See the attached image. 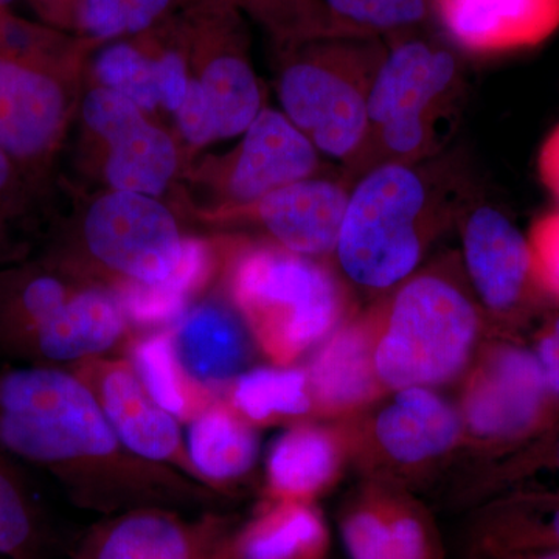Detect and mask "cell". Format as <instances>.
Listing matches in <instances>:
<instances>
[{"instance_id": "6da1fadb", "label": "cell", "mask_w": 559, "mask_h": 559, "mask_svg": "<svg viewBox=\"0 0 559 559\" xmlns=\"http://www.w3.org/2000/svg\"><path fill=\"white\" fill-rule=\"evenodd\" d=\"M0 447L46 471L70 502L97 513L212 510L219 492L132 454L90 389L64 367L0 370Z\"/></svg>"}, {"instance_id": "7a4b0ae2", "label": "cell", "mask_w": 559, "mask_h": 559, "mask_svg": "<svg viewBox=\"0 0 559 559\" xmlns=\"http://www.w3.org/2000/svg\"><path fill=\"white\" fill-rule=\"evenodd\" d=\"M439 157L381 165L349 187L333 259L352 285L384 296L414 275L433 241L457 223L468 191Z\"/></svg>"}, {"instance_id": "3957f363", "label": "cell", "mask_w": 559, "mask_h": 559, "mask_svg": "<svg viewBox=\"0 0 559 559\" xmlns=\"http://www.w3.org/2000/svg\"><path fill=\"white\" fill-rule=\"evenodd\" d=\"M367 312L374 370L385 393L457 381L492 336L454 259L418 270Z\"/></svg>"}, {"instance_id": "277c9868", "label": "cell", "mask_w": 559, "mask_h": 559, "mask_svg": "<svg viewBox=\"0 0 559 559\" xmlns=\"http://www.w3.org/2000/svg\"><path fill=\"white\" fill-rule=\"evenodd\" d=\"M384 43L366 140L342 175L349 187L381 165H415L441 156L465 100L460 50L447 36L428 28Z\"/></svg>"}, {"instance_id": "5b68a950", "label": "cell", "mask_w": 559, "mask_h": 559, "mask_svg": "<svg viewBox=\"0 0 559 559\" xmlns=\"http://www.w3.org/2000/svg\"><path fill=\"white\" fill-rule=\"evenodd\" d=\"M221 285L274 366H296L356 312L347 283L329 260L267 240L234 238Z\"/></svg>"}, {"instance_id": "8992f818", "label": "cell", "mask_w": 559, "mask_h": 559, "mask_svg": "<svg viewBox=\"0 0 559 559\" xmlns=\"http://www.w3.org/2000/svg\"><path fill=\"white\" fill-rule=\"evenodd\" d=\"M384 53V40L367 36H331L275 51L282 112L344 168L366 140L370 92Z\"/></svg>"}, {"instance_id": "52a82bcc", "label": "cell", "mask_w": 559, "mask_h": 559, "mask_svg": "<svg viewBox=\"0 0 559 559\" xmlns=\"http://www.w3.org/2000/svg\"><path fill=\"white\" fill-rule=\"evenodd\" d=\"M186 241L175 213L159 198L106 190L46 253L84 282L119 289L170 277Z\"/></svg>"}, {"instance_id": "ba28073f", "label": "cell", "mask_w": 559, "mask_h": 559, "mask_svg": "<svg viewBox=\"0 0 559 559\" xmlns=\"http://www.w3.org/2000/svg\"><path fill=\"white\" fill-rule=\"evenodd\" d=\"M463 377L457 406L462 450L477 457H503L559 418L538 358L520 337H487Z\"/></svg>"}, {"instance_id": "9c48e42d", "label": "cell", "mask_w": 559, "mask_h": 559, "mask_svg": "<svg viewBox=\"0 0 559 559\" xmlns=\"http://www.w3.org/2000/svg\"><path fill=\"white\" fill-rule=\"evenodd\" d=\"M349 463L364 479L409 485L436 473L463 447L457 406L433 389L395 390L353 417L336 419Z\"/></svg>"}, {"instance_id": "30bf717a", "label": "cell", "mask_w": 559, "mask_h": 559, "mask_svg": "<svg viewBox=\"0 0 559 559\" xmlns=\"http://www.w3.org/2000/svg\"><path fill=\"white\" fill-rule=\"evenodd\" d=\"M457 224L463 274L491 334L520 337L551 305L527 235L502 209L485 201H469Z\"/></svg>"}, {"instance_id": "8fae6325", "label": "cell", "mask_w": 559, "mask_h": 559, "mask_svg": "<svg viewBox=\"0 0 559 559\" xmlns=\"http://www.w3.org/2000/svg\"><path fill=\"white\" fill-rule=\"evenodd\" d=\"M86 70L0 57V148L46 193Z\"/></svg>"}, {"instance_id": "7c38bea8", "label": "cell", "mask_w": 559, "mask_h": 559, "mask_svg": "<svg viewBox=\"0 0 559 559\" xmlns=\"http://www.w3.org/2000/svg\"><path fill=\"white\" fill-rule=\"evenodd\" d=\"M190 83L201 92L219 140L248 130L264 108L250 57L249 21L226 0H198L176 16Z\"/></svg>"}, {"instance_id": "4fadbf2b", "label": "cell", "mask_w": 559, "mask_h": 559, "mask_svg": "<svg viewBox=\"0 0 559 559\" xmlns=\"http://www.w3.org/2000/svg\"><path fill=\"white\" fill-rule=\"evenodd\" d=\"M323 170L322 154L307 135L282 110L264 106L235 150L189 173L213 198L210 209L198 212L207 219L248 207L272 191L323 175Z\"/></svg>"}, {"instance_id": "5bb4252c", "label": "cell", "mask_w": 559, "mask_h": 559, "mask_svg": "<svg viewBox=\"0 0 559 559\" xmlns=\"http://www.w3.org/2000/svg\"><path fill=\"white\" fill-rule=\"evenodd\" d=\"M64 369L91 390L110 428L132 454L170 466L202 484L180 423L150 395L127 356H97Z\"/></svg>"}, {"instance_id": "9a60e30c", "label": "cell", "mask_w": 559, "mask_h": 559, "mask_svg": "<svg viewBox=\"0 0 559 559\" xmlns=\"http://www.w3.org/2000/svg\"><path fill=\"white\" fill-rule=\"evenodd\" d=\"M234 520L210 510L139 509L114 514L92 527L72 559H231Z\"/></svg>"}, {"instance_id": "2e32d148", "label": "cell", "mask_w": 559, "mask_h": 559, "mask_svg": "<svg viewBox=\"0 0 559 559\" xmlns=\"http://www.w3.org/2000/svg\"><path fill=\"white\" fill-rule=\"evenodd\" d=\"M86 80L123 95L151 119L160 114L173 119L190 81L176 16L131 38L103 44L92 55Z\"/></svg>"}, {"instance_id": "e0dca14e", "label": "cell", "mask_w": 559, "mask_h": 559, "mask_svg": "<svg viewBox=\"0 0 559 559\" xmlns=\"http://www.w3.org/2000/svg\"><path fill=\"white\" fill-rule=\"evenodd\" d=\"M337 521L349 559H443L432 514L399 485L364 479Z\"/></svg>"}, {"instance_id": "ac0fdd59", "label": "cell", "mask_w": 559, "mask_h": 559, "mask_svg": "<svg viewBox=\"0 0 559 559\" xmlns=\"http://www.w3.org/2000/svg\"><path fill=\"white\" fill-rule=\"evenodd\" d=\"M349 186L344 178L320 175L272 191L248 207L210 216L207 223L250 224L280 248L330 260L336 252Z\"/></svg>"}, {"instance_id": "d6986e66", "label": "cell", "mask_w": 559, "mask_h": 559, "mask_svg": "<svg viewBox=\"0 0 559 559\" xmlns=\"http://www.w3.org/2000/svg\"><path fill=\"white\" fill-rule=\"evenodd\" d=\"M132 334L117 294L100 283L86 282L10 358L32 366L70 367L109 355Z\"/></svg>"}, {"instance_id": "ffe728a7", "label": "cell", "mask_w": 559, "mask_h": 559, "mask_svg": "<svg viewBox=\"0 0 559 559\" xmlns=\"http://www.w3.org/2000/svg\"><path fill=\"white\" fill-rule=\"evenodd\" d=\"M173 348L187 374L223 393L253 367L257 342L221 280L171 326Z\"/></svg>"}, {"instance_id": "44dd1931", "label": "cell", "mask_w": 559, "mask_h": 559, "mask_svg": "<svg viewBox=\"0 0 559 559\" xmlns=\"http://www.w3.org/2000/svg\"><path fill=\"white\" fill-rule=\"evenodd\" d=\"M316 419L336 421L388 395L378 380L369 312L356 311L312 353L307 366Z\"/></svg>"}, {"instance_id": "7402d4cb", "label": "cell", "mask_w": 559, "mask_h": 559, "mask_svg": "<svg viewBox=\"0 0 559 559\" xmlns=\"http://www.w3.org/2000/svg\"><path fill=\"white\" fill-rule=\"evenodd\" d=\"M437 24L460 51L510 53L549 39L559 0H433Z\"/></svg>"}, {"instance_id": "603a6c76", "label": "cell", "mask_w": 559, "mask_h": 559, "mask_svg": "<svg viewBox=\"0 0 559 559\" xmlns=\"http://www.w3.org/2000/svg\"><path fill=\"white\" fill-rule=\"evenodd\" d=\"M347 463V437L341 421L307 419L290 425L267 452L261 500L316 503L340 481Z\"/></svg>"}, {"instance_id": "cb8c5ba5", "label": "cell", "mask_w": 559, "mask_h": 559, "mask_svg": "<svg viewBox=\"0 0 559 559\" xmlns=\"http://www.w3.org/2000/svg\"><path fill=\"white\" fill-rule=\"evenodd\" d=\"M230 246L231 238L187 237L182 260L170 277L156 285L112 289L132 331L171 326L223 277Z\"/></svg>"}, {"instance_id": "d4e9b609", "label": "cell", "mask_w": 559, "mask_h": 559, "mask_svg": "<svg viewBox=\"0 0 559 559\" xmlns=\"http://www.w3.org/2000/svg\"><path fill=\"white\" fill-rule=\"evenodd\" d=\"M95 143L102 148V176L108 190L160 198L182 170L178 140L145 112Z\"/></svg>"}, {"instance_id": "484cf974", "label": "cell", "mask_w": 559, "mask_h": 559, "mask_svg": "<svg viewBox=\"0 0 559 559\" xmlns=\"http://www.w3.org/2000/svg\"><path fill=\"white\" fill-rule=\"evenodd\" d=\"M84 283L46 252L0 270V355L10 358Z\"/></svg>"}, {"instance_id": "4316f807", "label": "cell", "mask_w": 559, "mask_h": 559, "mask_svg": "<svg viewBox=\"0 0 559 559\" xmlns=\"http://www.w3.org/2000/svg\"><path fill=\"white\" fill-rule=\"evenodd\" d=\"M539 550H559V492H514L480 506L469 559Z\"/></svg>"}, {"instance_id": "83f0119b", "label": "cell", "mask_w": 559, "mask_h": 559, "mask_svg": "<svg viewBox=\"0 0 559 559\" xmlns=\"http://www.w3.org/2000/svg\"><path fill=\"white\" fill-rule=\"evenodd\" d=\"M186 443L202 484L221 496L248 477L260 457L259 428L224 396L189 423Z\"/></svg>"}, {"instance_id": "f1b7e54d", "label": "cell", "mask_w": 559, "mask_h": 559, "mask_svg": "<svg viewBox=\"0 0 559 559\" xmlns=\"http://www.w3.org/2000/svg\"><path fill=\"white\" fill-rule=\"evenodd\" d=\"M329 524L316 503L261 500L230 538L231 559H326Z\"/></svg>"}, {"instance_id": "f546056e", "label": "cell", "mask_w": 559, "mask_h": 559, "mask_svg": "<svg viewBox=\"0 0 559 559\" xmlns=\"http://www.w3.org/2000/svg\"><path fill=\"white\" fill-rule=\"evenodd\" d=\"M140 381L151 396L180 425H189L223 393L191 380L173 348L170 329L132 334L123 345Z\"/></svg>"}, {"instance_id": "4dcf8cb0", "label": "cell", "mask_w": 559, "mask_h": 559, "mask_svg": "<svg viewBox=\"0 0 559 559\" xmlns=\"http://www.w3.org/2000/svg\"><path fill=\"white\" fill-rule=\"evenodd\" d=\"M223 396L255 428L316 419L304 366L252 367L231 382Z\"/></svg>"}, {"instance_id": "1f68e13d", "label": "cell", "mask_w": 559, "mask_h": 559, "mask_svg": "<svg viewBox=\"0 0 559 559\" xmlns=\"http://www.w3.org/2000/svg\"><path fill=\"white\" fill-rule=\"evenodd\" d=\"M550 479L544 492H559V418L521 448L480 466L466 498L480 506L489 500L533 491Z\"/></svg>"}, {"instance_id": "d6a6232c", "label": "cell", "mask_w": 559, "mask_h": 559, "mask_svg": "<svg viewBox=\"0 0 559 559\" xmlns=\"http://www.w3.org/2000/svg\"><path fill=\"white\" fill-rule=\"evenodd\" d=\"M49 540L31 485L16 459L0 447V558L49 559Z\"/></svg>"}, {"instance_id": "836d02e7", "label": "cell", "mask_w": 559, "mask_h": 559, "mask_svg": "<svg viewBox=\"0 0 559 559\" xmlns=\"http://www.w3.org/2000/svg\"><path fill=\"white\" fill-rule=\"evenodd\" d=\"M263 31L275 51L331 36H358L331 16L323 0H226ZM369 38V36H367Z\"/></svg>"}, {"instance_id": "e575fe53", "label": "cell", "mask_w": 559, "mask_h": 559, "mask_svg": "<svg viewBox=\"0 0 559 559\" xmlns=\"http://www.w3.org/2000/svg\"><path fill=\"white\" fill-rule=\"evenodd\" d=\"M97 44L0 7V57L87 69Z\"/></svg>"}, {"instance_id": "d590c367", "label": "cell", "mask_w": 559, "mask_h": 559, "mask_svg": "<svg viewBox=\"0 0 559 559\" xmlns=\"http://www.w3.org/2000/svg\"><path fill=\"white\" fill-rule=\"evenodd\" d=\"M198 0H83L79 35L98 47L159 27Z\"/></svg>"}, {"instance_id": "8d00e7d4", "label": "cell", "mask_w": 559, "mask_h": 559, "mask_svg": "<svg viewBox=\"0 0 559 559\" xmlns=\"http://www.w3.org/2000/svg\"><path fill=\"white\" fill-rule=\"evenodd\" d=\"M331 16L358 36L388 40L437 24L433 0H323Z\"/></svg>"}, {"instance_id": "74e56055", "label": "cell", "mask_w": 559, "mask_h": 559, "mask_svg": "<svg viewBox=\"0 0 559 559\" xmlns=\"http://www.w3.org/2000/svg\"><path fill=\"white\" fill-rule=\"evenodd\" d=\"M43 194L0 148V270L28 259L27 231Z\"/></svg>"}, {"instance_id": "f35d334b", "label": "cell", "mask_w": 559, "mask_h": 559, "mask_svg": "<svg viewBox=\"0 0 559 559\" xmlns=\"http://www.w3.org/2000/svg\"><path fill=\"white\" fill-rule=\"evenodd\" d=\"M527 237L540 285L559 307V207L533 221Z\"/></svg>"}, {"instance_id": "ab89813d", "label": "cell", "mask_w": 559, "mask_h": 559, "mask_svg": "<svg viewBox=\"0 0 559 559\" xmlns=\"http://www.w3.org/2000/svg\"><path fill=\"white\" fill-rule=\"evenodd\" d=\"M533 353L546 377L551 396L559 406V310L547 312L540 318L532 344Z\"/></svg>"}, {"instance_id": "60d3db41", "label": "cell", "mask_w": 559, "mask_h": 559, "mask_svg": "<svg viewBox=\"0 0 559 559\" xmlns=\"http://www.w3.org/2000/svg\"><path fill=\"white\" fill-rule=\"evenodd\" d=\"M536 167L540 182L559 204V123L544 139Z\"/></svg>"}, {"instance_id": "b9f144b4", "label": "cell", "mask_w": 559, "mask_h": 559, "mask_svg": "<svg viewBox=\"0 0 559 559\" xmlns=\"http://www.w3.org/2000/svg\"><path fill=\"white\" fill-rule=\"evenodd\" d=\"M489 559H559V550L510 551Z\"/></svg>"}, {"instance_id": "7bdbcfd3", "label": "cell", "mask_w": 559, "mask_h": 559, "mask_svg": "<svg viewBox=\"0 0 559 559\" xmlns=\"http://www.w3.org/2000/svg\"><path fill=\"white\" fill-rule=\"evenodd\" d=\"M14 0H0V7H7V9H10L11 3H13Z\"/></svg>"}, {"instance_id": "ee69618b", "label": "cell", "mask_w": 559, "mask_h": 559, "mask_svg": "<svg viewBox=\"0 0 559 559\" xmlns=\"http://www.w3.org/2000/svg\"><path fill=\"white\" fill-rule=\"evenodd\" d=\"M0 559H3V558H0Z\"/></svg>"}]
</instances>
